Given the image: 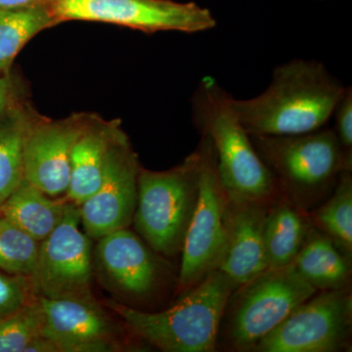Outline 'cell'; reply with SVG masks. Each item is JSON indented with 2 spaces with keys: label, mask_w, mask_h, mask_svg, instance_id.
<instances>
[{
  "label": "cell",
  "mask_w": 352,
  "mask_h": 352,
  "mask_svg": "<svg viewBox=\"0 0 352 352\" xmlns=\"http://www.w3.org/2000/svg\"><path fill=\"white\" fill-rule=\"evenodd\" d=\"M44 316L38 296L17 311L0 319V352H25L36 338L43 336Z\"/></svg>",
  "instance_id": "24"
},
{
  "label": "cell",
  "mask_w": 352,
  "mask_h": 352,
  "mask_svg": "<svg viewBox=\"0 0 352 352\" xmlns=\"http://www.w3.org/2000/svg\"><path fill=\"white\" fill-rule=\"evenodd\" d=\"M312 227L308 212L279 192L270 201L264 220L263 242L267 268L289 265Z\"/></svg>",
  "instance_id": "17"
},
{
  "label": "cell",
  "mask_w": 352,
  "mask_h": 352,
  "mask_svg": "<svg viewBox=\"0 0 352 352\" xmlns=\"http://www.w3.org/2000/svg\"><path fill=\"white\" fill-rule=\"evenodd\" d=\"M44 316V337L59 352L122 351L117 327L94 296L48 298L38 296Z\"/></svg>",
  "instance_id": "13"
},
{
  "label": "cell",
  "mask_w": 352,
  "mask_h": 352,
  "mask_svg": "<svg viewBox=\"0 0 352 352\" xmlns=\"http://www.w3.org/2000/svg\"><path fill=\"white\" fill-rule=\"evenodd\" d=\"M46 3L47 0H0V9L24 8Z\"/></svg>",
  "instance_id": "28"
},
{
  "label": "cell",
  "mask_w": 352,
  "mask_h": 352,
  "mask_svg": "<svg viewBox=\"0 0 352 352\" xmlns=\"http://www.w3.org/2000/svg\"><path fill=\"white\" fill-rule=\"evenodd\" d=\"M66 197L53 198L23 178L1 206V215L34 239L43 241L63 219Z\"/></svg>",
  "instance_id": "20"
},
{
  "label": "cell",
  "mask_w": 352,
  "mask_h": 352,
  "mask_svg": "<svg viewBox=\"0 0 352 352\" xmlns=\"http://www.w3.org/2000/svg\"><path fill=\"white\" fill-rule=\"evenodd\" d=\"M316 292L291 264L267 268L234 289L222 317L219 339H223L229 351H252L259 340Z\"/></svg>",
  "instance_id": "6"
},
{
  "label": "cell",
  "mask_w": 352,
  "mask_h": 352,
  "mask_svg": "<svg viewBox=\"0 0 352 352\" xmlns=\"http://www.w3.org/2000/svg\"><path fill=\"white\" fill-rule=\"evenodd\" d=\"M327 201L308 212L315 228L325 234L352 259V175L351 170L340 175Z\"/></svg>",
  "instance_id": "22"
},
{
  "label": "cell",
  "mask_w": 352,
  "mask_h": 352,
  "mask_svg": "<svg viewBox=\"0 0 352 352\" xmlns=\"http://www.w3.org/2000/svg\"><path fill=\"white\" fill-rule=\"evenodd\" d=\"M34 296L29 277L0 270V319L17 311Z\"/></svg>",
  "instance_id": "25"
},
{
  "label": "cell",
  "mask_w": 352,
  "mask_h": 352,
  "mask_svg": "<svg viewBox=\"0 0 352 352\" xmlns=\"http://www.w3.org/2000/svg\"><path fill=\"white\" fill-rule=\"evenodd\" d=\"M346 87L320 62L295 59L275 68L263 94L230 104L251 135H298L323 129Z\"/></svg>",
  "instance_id": "1"
},
{
  "label": "cell",
  "mask_w": 352,
  "mask_h": 352,
  "mask_svg": "<svg viewBox=\"0 0 352 352\" xmlns=\"http://www.w3.org/2000/svg\"><path fill=\"white\" fill-rule=\"evenodd\" d=\"M250 138L280 193L307 212L331 195L344 171L352 170V157L344 151L333 129Z\"/></svg>",
  "instance_id": "4"
},
{
  "label": "cell",
  "mask_w": 352,
  "mask_h": 352,
  "mask_svg": "<svg viewBox=\"0 0 352 352\" xmlns=\"http://www.w3.org/2000/svg\"><path fill=\"white\" fill-rule=\"evenodd\" d=\"M335 129H333L344 151L352 157V89L346 87L342 98L333 111Z\"/></svg>",
  "instance_id": "26"
},
{
  "label": "cell",
  "mask_w": 352,
  "mask_h": 352,
  "mask_svg": "<svg viewBox=\"0 0 352 352\" xmlns=\"http://www.w3.org/2000/svg\"><path fill=\"white\" fill-rule=\"evenodd\" d=\"M201 152L197 149L170 170L141 168L134 228L164 258L182 252L199 196Z\"/></svg>",
  "instance_id": "5"
},
{
  "label": "cell",
  "mask_w": 352,
  "mask_h": 352,
  "mask_svg": "<svg viewBox=\"0 0 352 352\" xmlns=\"http://www.w3.org/2000/svg\"><path fill=\"white\" fill-rule=\"evenodd\" d=\"M57 24L69 21L106 23L145 34H196L214 29L212 12L195 2L173 0H47Z\"/></svg>",
  "instance_id": "8"
},
{
  "label": "cell",
  "mask_w": 352,
  "mask_h": 352,
  "mask_svg": "<svg viewBox=\"0 0 352 352\" xmlns=\"http://www.w3.org/2000/svg\"><path fill=\"white\" fill-rule=\"evenodd\" d=\"M126 135L120 120H106L94 113L74 146L66 199L80 207L100 186L113 146Z\"/></svg>",
  "instance_id": "16"
},
{
  "label": "cell",
  "mask_w": 352,
  "mask_h": 352,
  "mask_svg": "<svg viewBox=\"0 0 352 352\" xmlns=\"http://www.w3.org/2000/svg\"><path fill=\"white\" fill-rule=\"evenodd\" d=\"M89 116L78 113L61 120H39L25 145L24 179L46 195L66 197L72 153Z\"/></svg>",
  "instance_id": "14"
},
{
  "label": "cell",
  "mask_w": 352,
  "mask_h": 352,
  "mask_svg": "<svg viewBox=\"0 0 352 352\" xmlns=\"http://www.w3.org/2000/svg\"><path fill=\"white\" fill-rule=\"evenodd\" d=\"M235 283L226 273L210 272L162 311L150 312L109 302L108 307L139 339L164 352H214L222 317Z\"/></svg>",
  "instance_id": "2"
},
{
  "label": "cell",
  "mask_w": 352,
  "mask_h": 352,
  "mask_svg": "<svg viewBox=\"0 0 352 352\" xmlns=\"http://www.w3.org/2000/svg\"><path fill=\"white\" fill-rule=\"evenodd\" d=\"M270 201L232 195L226 190V249L219 270L237 287L267 270L263 228Z\"/></svg>",
  "instance_id": "15"
},
{
  "label": "cell",
  "mask_w": 352,
  "mask_h": 352,
  "mask_svg": "<svg viewBox=\"0 0 352 352\" xmlns=\"http://www.w3.org/2000/svg\"><path fill=\"white\" fill-rule=\"evenodd\" d=\"M47 3L0 9V75H9L15 58L34 36L57 25Z\"/></svg>",
  "instance_id": "21"
},
{
  "label": "cell",
  "mask_w": 352,
  "mask_h": 352,
  "mask_svg": "<svg viewBox=\"0 0 352 352\" xmlns=\"http://www.w3.org/2000/svg\"><path fill=\"white\" fill-rule=\"evenodd\" d=\"M41 242L0 214V270L31 277L38 261Z\"/></svg>",
  "instance_id": "23"
},
{
  "label": "cell",
  "mask_w": 352,
  "mask_h": 352,
  "mask_svg": "<svg viewBox=\"0 0 352 352\" xmlns=\"http://www.w3.org/2000/svg\"><path fill=\"white\" fill-rule=\"evenodd\" d=\"M201 138L198 145L201 152L198 201L183 242L176 282L177 298L219 270L226 254V189L220 182L212 141L206 135Z\"/></svg>",
  "instance_id": "7"
},
{
  "label": "cell",
  "mask_w": 352,
  "mask_h": 352,
  "mask_svg": "<svg viewBox=\"0 0 352 352\" xmlns=\"http://www.w3.org/2000/svg\"><path fill=\"white\" fill-rule=\"evenodd\" d=\"M27 103L17 102L0 117V199L3 201L24 178L25 145L43 119Z\"/></svg>",
  "instance_id": "19"
},
{
  "label": "cell",
  "mask_w": 352,
  "mask_h": 352,
  "mask_svg": "<svg viewBox=\"0 0 352 352\" xmlns=\"http://www.w3.org/2000/svg\"><path fill=\"white\" fill-rule=\"evenodd\" d=\"M96 241L94 274L103 287L129 302H149L159 294L168 267L138 234L124 228Z\"/></svg>",
  "instance_id": "11"
},
{
  "label": "cell",
  "mask_w": 352,
  "mask_h": 352,
  "mask_svg": "<svg viewBox=\"0 0 352 352\" xmlns=\"http://www.w3.org/2000/svg\"><path fill=\"white\" fill-rule=\"evenodd\" d=\"M351 287L318 291L300 303L252 352H337L351 347Z\"/></svg>",
  "instance_id": "9"
},
{
  "label": "cell",
  "mask_w": 352,
  "mask_h": 352,
  "mask_svg": "<svg viewBox=\"0 0 352 352\" xmlns=\"http://www.w3.org/2000/svg\"><path fill=\"white\" fill-rule=\"evenodd\" d=\"M230 99L215 78H201L192 96L194 124L201 135L212 141L220 182L228 193L272 201L279 194L276 180L254 150Z\"/></svg>",
  "instance_id": "3"
},
{
  "label": "cell",
  "mask_w": 352,
  "mask_h": 352,
  "mask_svg": "<svg viewBox=\"0 0 352 352\" xmlns=\"http://www.w3.org/2000/svg\"><path fill=\"white\" fill-rule=\"evenodd\" d=\"M291 265L317 292L351 287V259L314 226Z\"/></svg>",
  "instance_id": "18"
},
{
  "label": "cell",
  "mask_w": 352,
  "mask_h": 352,
  "mask_svg": "<svg viewBox=\"0 0 352 352\" xmlns=\"http://www.w3.org/2000/svg\"><path fill=\"white\" fill-rule=\"evenodd\" d=\"M94 244L80 230V208L68 201L63 219L39 245L30 278L36 296H90L94 278Z\"/></svg>",
  "instance_id": "10"
},
{
  "label": "cell",
  "mask_w": 352,
  "mask_h": 352,
  "mask_svg": "<svg viewBox=\"0 0 352 352\" xmlns=\"http://www.w3.org/2000/svg\"><path fill=\"white\" fill-rule=\"evenodd\" d=\"M2 203H3V201H2L1 199H0V214H1V206H2Z\"/></svg>",
  "instance_id": "29"
},
{
  "label": "cell",
  "mask_w": 352,
  "mask_h": 352,
  "mask_svg": "<svg viewBox=\"0 0 352 352\" xmlns=\"http://www.w3.org/2000/svg\"><path fill=\"white\" fill-rule=\"evenodd\" d=\"M17 102L19 100L14 91L10 74L0 75V117Z\"/></svg>",
  "instance_id": "27"
},
{
  "label": "cell",
  "mask_w": 352,
  "mask_h": 352,
  "mask_svg": "<svg viewBox=\"0 0 352 352\" xmlns=\"http://www.w3.org/2000/svg\"><path fill=\"white\" fill-rule=\"evenodd\" d=\"M140 170L126 134L111 151L100 186L78 207L80 226L92 240L131 226L138 205Z\"/></svg>",
  "instance_id": "12"
}]
</instances>
